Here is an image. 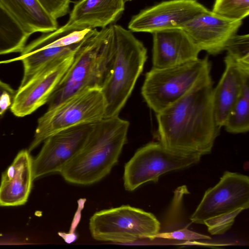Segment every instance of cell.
<instances>
[{
	"label": "cell",
	"mask_w": 249,
	"mask_h": 249,
	"mask_svg": "<svg viewBox=\"0 0 249 249\" xmlns=\"http://www.w3.org/2000/svg\"><path fill=\"white\" fill-rule=\"evenodd\" d=\"M213 89L210 74L156 114L157 136L164 147L175 152L201 157L211 152L221 128L214 113Z\"/></svg>",
	"instance_id": "obj_1"
},
{
	"label": "cell",
	"mask_w": 249,
	"mask_h": 249,
	"mask_svg": "<svg viewBox=\"0 0 249 249\" xmlns=\"http://www.w3.org/2000/svg\"><path fill=\"white\" fill-rule=\"evenodd\" d=\"M129 126V122L119 116L96 123L81 150L59 174L68 182L77 185L100 181L118 162Z\"/></svg>",
	"instance_id": "obj_2"
},
{
	"label": "cell",
	"mask_w": 249,
	"mask_h": 249,
	"mask_svg": "<svg viewBox=\"0 0 249 249\" xmlns=\"http://www.w3.org/2000/svg\"><path fill=\"white\" fill-rule=\"evenodd\" d=\"M115 40L112 25L94 29L74 53L71 64L48 102L51 108L78 92L102 89L112 70Z\"/></svg>",
	"instance_id": "obj_3"
},
{
	"label": "cell",
	"mask_w": 249,
	"mask_h": 249,
	"mask_svg": "<svg viewBox=\"0 0 249 249\" xmlns=\"http://www.w3.org/2000/svg\"><path fill=\"white\" fill-rule=\"evenodd\" d=\"M115 53L110 75L102 88L106 105L105 118L119 116L142 72L147 49L133 34L121 25L112 24Z\"/></svg>",
	"instance_id": "obj_4"
},
{
	"label": "cell",
	"mask_w": 249,
	"mask_h": 249,
	"mask_svg": "<svg viewBox=\"0 0 249 249\" xmlns=\"http://www.w3.org/2000/svg\"><path fill=\"white\" fill-rule=\"evenodd\" d=\"M211 69L207 56L170 67L152 68L145 74L142 95L156 114L184 96L200 80L210 74Z\"/></svg>",
	"instance_id": "obj_5"
},
{
	"label": "cell",
	"mask_w": 249,
	"mask_h": 249,
	"mask_svg": "<svg viewBox=\"0 0 249 249\" xmlns=\"http://www.w3.org/2000/svg\"><path fill=\"white\" fill-rule=\"evenodd\" d=\"M106 105L101 89H87L73 94L47 111L38 120L30 152L50 136L83 124L105 118Z\"/></svg>",
	"instance_id": "obj_6"
},
{
	"label": "cell",
	"mask_w": 249,
	"mask_h": 249,
	"mask_svg": "<svg viewBox=\"0 0 249 249\" xmlns=\"http://www.w3.org/2000/svg\"><path fill=\"white\" fill-rule=\"evenodd\" d=\"M89 229L96 240L127 243L153 240L160 223L153 213L125 205L95 212L89 219Z\"/></svg>",
	"instance_id": "obj_7"
},
{
	"label": "cell",
	"mask_w": 249,
	"mask_h": 249,
	"mask_svg": "<svg viewBox=\"0 0 249 249\" xmlns=\"http://www.w3.org/2000/svg\"><path fill=\"white\" fill-rule=\"evenodd\" d=\"M201 157L173 152L159 142H149L138 149L125 164L124 188L133 191L149 181L157 183L163 174L188 168L198 163Z\"/></svg>",
	"instance_id": "obj_8"
},
{
	"label": "cell",
	"mask_w": 249,
	"mask_h": 249,
	"mask_svg": "<svg viewBox=\"0 0 249 249\" xmlns=\"http://www.w3.org/2000/svg\"><path fill=\"white\" fill-rule=\"evenodd\" d=\"M93 29L55 31L43 35L25 45L20 55L24 72L20 86L25 84L37 71L48 63L75 53Z\"/></svg>",
	"instance_id": "obj_9"
},
{
	"label": "cell",
	"mask_w": 249,
	"mask_h": 249,
	"mask_svg": "<svg viewBox=\"0 0 249 249\" xmlns=\"http://www.w3.org/2000/svg\"><path fill=\"white\" fill-rule=\"evenodd\" d=\"M249 207V177L227 171L215 186L205 192L190 220L192 223L203 224L208 218Z\"/></svg>",
	"instance_id": "obj_10"
},
{
	"label": "cell",
	"mask_w": 249,
	"mask_h": 249,
	"mask_svg": "<svg viewBox=\"0 0 249 249\" xmlns=\"http://www.w3.org/2000/svg\"><path fill=\"white\" fill-rule=\"evenodd\" d=\"M95 123L75 125L50 136L33 161V179L60 173L81 150Z\"/></svg>",
	"instance_id": "obj_11"
},
{
	"label": "cell",
	"mask_w": 249,
	"mask_h": 249,
	"mask_svg": "<svg viewBox=\"0 0 249 249\" xmlns=\"http://www.w3.org/2000/svg\"><path fill=\"white\" fill-rule=\"evenodd\" d=\"M74 54L48 63L20 86L10 108L11 112L17 117H24L47 103L71 64Z\"/></svg>",
	"instance_id": "obj_12"
},
{
	"label": "cell",
	"mask_w": 249,
	"mask_h": 249,
	"mask_svg": "<svg viewBox=\"0 0 249 249\" xmlns=\"http://www.w3.org/2000/svg\"><path fill=\"white\" fill-rule=\"evenodd\" d=\"M207 10L196 0L162 1L133 16L128 28L133 32L152 34L167 29L182 28L186 23Z\"/></svg>",
	"instance_id": "obj_13"
},
{
	"label": "cell",
	"mask_w": 249,
	"mask_h": 249,
	"mask_svg": "<svg viewBox=\"0 0 249 249\" xmlns=\"http://www.w3.org/2000/svg\"><path fill=\"white\" fill-rule=\"evenodd\" d=\"M242 20L228 18L208 9L182 28L200 50L216 55L225 50L230 39L236 35Z\"/></svg>",
	"instance_id": "obj_14"
},
{
	"label": "cell",
	"mask_w": 249,
	"mask_h": 249,
	"mask_svg": "<svg viewBox=\"0 0 249 249\" xmlns=\"http://www.w3.org/2000/svg\"><path fill=\"white\" fill-rule=\"evenodd\" d=\"M153 34L152 68L162 69L198 58L201 51L182 28Z\"/></svg>",
	"instance_id": "obj_15"
},
{
	"label": "cell",
	"mask_w": 249,
	"mask_h": 249,
	"mask_svg": "<svg viewBox=\"0 0 249 249\" xmlns=\"http://www.w3.org/2000/svg\"><path fill=\"white\" fill-rule=\"evenodd\" d=\"M125 0H80L69 19L58 28L62 31L102 28L112 25L123 13Z\"/></svg>",
	"instance_id": "obj_16"
},
{
	"label": "cell",
	"mask_w": 249,
	"mask_h": 249,
	"mask_svg": "<svg viewBox=\"0 0 249 249\" xmlns=\"http://www.w3.org/2000/svg\"><path fill=\"white\" fill-rule=\"evenodd\" d=\"M33 160L27 150L20 151L2 175L0 206L25 204L30 193L33 179Z\"/></svg>",
	"instance_id": "obj_17"
},
{
	"label": "cell",
	"mask_w": 249,
	"mask_h": 249,
	"mask_svg": "<svg viewBox=\"0 0 249 249\" xmlns=\"http://www.w3.org/2000/svg\"><path fill=\"white\" fill-rule=\"evenodd\" d=\"M0 9L28 37L34 33H47L58 28L57 19L49 15L37 0H0Z\"/></svg>",
	"instance_id": "obj_18"
},
{
	"label": "cell",
	"mask_w": 249,
	"mask_h": 249,
	"mask_svg": "<svg viewBox=\"0 0 249 249\" xmlns=\"http://www.w3.org/2000/svg\"><path fill=\"white\" fill-rule=\"evenodd\" d=\"M224 71L213 91V104L217 125L224 126L228 115L239 97L245 76L249 71L241 69L230 56L224 59Z\"/></svg>",
	"instance_id": "obj_19"
},
{
	"label": "cell",
	"mask_w": 249,
	"mask_h": 249,
	"mask_svg": "<svg viewBox=\"0 0 249 249\" xmlns=\"http://www.w3.org/2000/svg\"><path fill=\"white\" fill-rule=\"evenodd\" d=\"M223 126L228 132L233 134L244 133L249 130V74L244 78L241 94Z\"/></svg>",
	"instance_id": "obj_20"
},
{
	"label": "cell",
	"mask_w": 249,
	"mask_h": 249,
	"mask_svg": "<svg viewBox=\"0 0 249 249\" xmlns=\"http://www.w3.org/2000/svg\"><path fill=\"white\" fill-rule=\"evenodd\" d=\"M225 50L239 67L249 71V34L232 36L228 42Z\"/></svg>",
	"instance_id": "obj_21"
},
{
	"label": "cell",
	"mask_w": 249,
	"mask_h": 249,
	"mask_svg": "<svg viewBox=\"0 0 249 249\" xmlns=\"http://www.w3.org/2000/svg\"><path fill=\"white\" fill-rule=\"evenodd\" d=\"M212 11L228 18L242 20L249 15V0H215Z\"/></svg>",
	"instance_id": "obj_22"
},
{
	"label": "cell",
	"mask_w": 249,
	"mask_h": 249,
	"mask_svg": "<svg viewBox=\"0 0 249 249\" xmlns=\"http://www.w3.org/2000/svg\"><path fill=\"white\" fill-rule=\"evenodd\" d=\"M244 210L239 208L227 213L216 215L204 220L208 232L212 235L223 234L233 225L236 217Z\"/></svg>",
	"instance_id": "obj_23"
},
{
	"label": "cell",
	"mask_w": 249,
	"mask_h": 249,
	"mask_svg": "<svg viewBox=\"0 0 249 249\" xmlns=\"http://www.w3.org/2000/svg\"><path fill=\"white\" fill-rule=\"evenodd\" d=\"M44 10L57 19L66 15L69 11L70 0H37Z\"/></svg>",
	"instance_id": "obj_24"
},
{
	"label": "cell",
	"mask_w": 249,
	"mask_h": 249,
	"mask_svg": "<svg viewBox=\"0 0 249 249\" xmlns=\"http://www.w3.org/2000/svg\"><path fill=\"white\" fill-rule=\"evenodd\" d=\"M156 238L191 241L211 239V237L208 235L200 234L184 228L172 231L159 232L153 237V239Z\"/></svg>",
	"instance_id": "obj_25"
},
{
	"label": "cell",
	"mask_w": 249,
	"mask_h": 249,
	"mask_svg": "<svg viewBox=\"0 0 249 249\" xmlns=\"http://www.w3.org/2000/svg\"><path fill=\"white\" fill-rule=\"evenodd\" d=\"M16 92L9 85L0 80V121L10 108Z\"/></svg>",
	"instance_id": "obj_26"
},
{
	"label": "cell",
	"mask_w": 249,
	"mask_h": 249,
	"mask_svg": "<svg viewBox=\"0 0 249 249\" xmlns=\"http://www.w3.org/2000/svg\"><path fill=\"white\" fill-rule=\"evenodd\" d=\"M7 32L3 27H0V55L6 54L12 43L13 34Z\"/></svg>",
	"instance_id": "obj_27"
},
{
	"label": "cell",
	"mask_w": 249,
	"mask_h": 249,
	"mask_svg": "<svg viewBox=\"0 0 249 249\" xmlns=\"http://www.w3.org/2000/svg\"><path fill=\"white\" fill-rule=\"evenodd\" d=\"M132 0H125V1H131Z\"/></svg>",
	"instance_id": "obj_28"
}]
</instances>
